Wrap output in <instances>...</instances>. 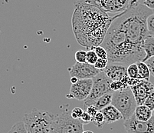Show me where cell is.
<instances>
[{
	"instance_id": "obj_1",
	"label": "cell",
	"mask_w": 154,
	"mask_h": 133,
	"mask_svg": "<svg viewBox=\"0 0 154 133\" xmlns=\"http://www.w3.org/2000/svg\"><path fill=\"white\" fill-rule=\"evenodd\" d=\"M71 24L73 33L81 46L88 49L100 46L113 20L119 16H109L107 12L87 0L74 4Z\"/></svg>"
},
{
	"instance_id": "obj_2",
	"label": "cell",
	"mask_w": 154,
	"mask_h": 133,
	"mask_svg": "<svg viewBox=\"0 0 154 133\" xmlns=\"http://www.w3.org/2000/svg\"><path fill=\"white\" fill-rule=\"evenodd\" d=\"M101 45L107 50L109 62L129 65L143 61L146 56L143 48L133 44L116 20L112 22Z\"/></svg>"
},
{
	"instance_id": "obj_3",
	"label": "cell",
	"mask_w": 154,
	"mask_h": 133,
	"mask_svg": "<svg viewBox=\"0 0 154 133\" xmlns=\"http://www.w3.org/2000/svg\"><path fill=\"white\" fill-rule=\"evenodd\" d=\"M54 116L48 112L34 109L24 116L28 133H51Z\"/></svg>"
},
{
	"instance_id": "obj_4",
	"label": "cell",
	"mask_w": 154,
	"mask_h": 133,
	"mask_svg": "<svg viewBox=\"0 0 154 133\" xmlns=\"http://www.w3.org/2000/svg\"><path fill=\"white\" fill-rule=\"evenodd\" d=\"M83 131V123L80 119L73 118L68 109L54 116L51 133H82Z\"/></svg>"
},
{
	"instance_id": "obj_5",
	"label": "cell",
	"mask_w": 154,
	"mask_h": 133,
	"mask_svg": "<svg viewBox=\"0 0 154 133\" xmlns=\"http://www.w3.org/2000/svg\"><path fill=\"white\" fill-rule=\"evenodd\" d=\"M111 104L120 112L124 121L134 114L137 106V101L130 87L122 91L113 92Z\"/></svg>"
},
{
	"instance_id": "obj_6",
	"label": "cell",
	"mask_w": 154,
	"mask_h": 133,
	"mask_svg": "<svg viewBox=\"0 0 154 133\" xmlns=\"http://www.w3.org/2000/svg\"><path fill=\"white\" fill-rule=\"evenodd\" d=\"M93 86L91 91L88 98L84 101V110L90 106L95 104L96 101L100 97L108 92H113L110 89V84L112 81L109 79L103 71H100L93 79Z\"/></svg>"
},
{
	"instance_id": "obj_7",
	"label": "cell",
	"mask_w": 154,
	"mask_h": 133,
	"mask_svg": "<svg viewBox=\"0 0 154 133\" xmlns=\"http://www.w3.org/2000/svg\"><path fill=\"white\" fill-rule=\"evenodd\" d=\"M129 86L132 90L137 106L143 105L149 92L154 89V84L140 79H130Z\"/></svg>"
},
{
	"instance_id": "obj_8",
	"label": "cell",
	"mask_w": 154,
	"mask_h": 133,
	"mask_svg": "<svg viewBox=\"0 0 154 133\" xmlns=\"http://www.w3.org/2000/svg\"><path fill=\"white\" fill-rule=\"evenodd\" d=\"M124 127L127 133H154V116L148 121H140L134 114L125 120Z\"/></svg>"
},
{
	"instance_id": "obj_9",
	"label": "cell",
	"mask_w": 154,
	"mask_h": 133,
	"mask_svg": "<svg viewBox=\"0 0 154 133\" xmlns=\"http://www.w3.org/2000/svg\"><path fill=\"white\" fill-rule=\"evenodd\" d=\"M93 86V79H79L76 83L72 84L70 92L67 95L68 99L85 101L89 96Z\"/></svg>"
},
{
	"instance_id": "obj_10",
	"label": "cell",
	"mask_w": 154,
	"mask_h": 133,
	"mask_svg": "<svg viewBox=\"0 0 154 133\" xmlns=\"http://www.w3.org/2000/svg\"><path fill=\"white\" fill-rule=\"evenodd\" d=\"M68 71L71 77H76L78 79H93L96 76L100 70L94 67V65L85 62L80 63L75 62V65L68 68Z\"/></svg>"
},
{
	"instance_id": "obj_11",
	"label": "cell",
	"mask_w": 154,
	"mask_h": 133,
	"mask_svg": "<svg viewBox=\"0 0 154 133\" xmlns=\"http://www.w3.org/2000/svg\"><path fill=\"white\" fill-rule=\"evenodd\" d=\"M130 0H97V6L107 13L120 14L128 9Z\"/></svg>"
},
{
	"instance_id": "obj_12",
	"label": "cell",
	"mask_w": 154,
	"mask_h": 133,
	"mask_svg": "<svg viewBox=\"0 0 154 133\" xmlns=\"http://www.w3.org/2000/svg\"><path fill=\"white\" fill-rule=\"evenodd\" d=\"M128 65L117 62H109L103 72L111 81H121L128 76L127 74Z\"/></svg>"
},
{
	"instance_id": "obj_13",
	"label": "cell",
	"mask_w": 154,
	"mask_h": 133,
	"mask_svg": "<svg viewBox=\"0 0 154 133\" xmlns=\"http://www.w3.org/2000/svg\"><path fill=\"white\" fill-rule=\"evenodd\" d=\"M101 112L104 116L105 121L107 124H110V123H113L120 119H123L122 114L112 104L109 105L108 106L102 109Z\"/></svg>"
},
{
	"instance_id": "obj_14",
	"label": "cell",
	"mask_w": 154,
	"mask_h": 133,
	"mask_svg": "<svg viewBox=\"0 0 154 133\" xmlns=\"http://www.w3.org/2000/svg\"><path fill=\"white\" fill-rule=\"evenodd\" d=\"M136 118L140 121H148L153 116L152 111L145 105H140L137 106L134 112Z\"/></svg>"
},
{
	"instance_id": "obj_15",
	"label": "cell",
	"mask_w": 154,
	"mask_h": 133,
	"mask_svg": "<svg viewBox=\"0 0 154 133\" xmlns=\"http://www.w3.org/2000/svg\"><path fill=\"white\" fill-rule=\"evenodd\" d=\"M143 47L146 53V56L143 62H146L154 56V36L148 35L144 40Z\"/></svg>"
},
{
	"instance_id": "obj_16",
	"label": "cell",
	"mask_w": 154,
	"mask_h": 133,
	"mask_svg": "<svg viewBox=\"0 0 154 133\" xmlns=\"http://www.w3.org/2000/svg\"><path fill=\"white\" fill-rule=\"evenodd\" d=\"M113 92H108V93L105 94L96 101V103L94 106L97 108L98 111H101L102 109H104L105 107H107L109 105L111 104Z\"/></svg>"
},
{
	"instance_id": "obj_17",
	"label": "cell",
	"mask_w": 154,
	"mask_h": 133,
	"mask_svg": "<svg viewBox=\"0 0 154 133\" xmlns=\"http://www.w3.org/2000/svg\"><path fill=\"white\" fill-rule=\"evenodd\" d=\"M137 66H138V72H139V79L143 80L149 81L150 78V70L148 67L147 64L145 62H137Z\"/></svg>"
},
{
	"instance_id": "obj_18",
	"label": "cell",
	"mask_w": 154,
	"mask_h": 133,
	"mask_svg": "<svg viewBox=\"0 0 154 133\" xmlns=\"http://www.w3.org/2000/svg\"><path fill=\"white\" fill-rule=\"evenodd\" d=\"M92 122H93L97 128H103V126L104 125L105 123H106V121H105L104 116H103V113L101 112V111L97 112V113L95 115L94 117L92 119Z\"/></svg>"
},
{
	"instance_id": "obj_19",
	"label": "cell",
	"mask_w": 154,
	"mask_h": 133,
	"mask_svg": "<svg viewBox=\"0 0 154 133\" xmlns=\"http://www.w3.org/2000/svg\"><path fill=\"white\" fill-rule=\"evenodd\" d=\"M7 133H28L24 122H16Z\"/></svg>"
},
{
	"instance_id": "obj_20",
	"label": "cell",
	"mask_w": 154,
	"mask_h": 133,
	"mask_svg": "<svg viewBox=\"0 0 154 133\" xmlns=\"http://www.w3.org/2000/svg\"><path fill=\"white\" fill-rule=\"evenodd\" d=\"M127 74L131 79H139L138 66L137 63H132L127 67Z\"/></svg>"
},
{
	"instance_id": "obj_21",
	"label": "cell",
	"mask_w": 154,
	"mask_h": 133,
	"mask_svg": "<svg viewBox=\"0 0 154 133\" xmlns=\"http://www.w3.org/2000/svg\"><path fill=\"white\" fill-rule=\"evenodd\" d=\"M98 59V56L94 49H89L87 51V62L91 65H94Z\"/></svg>"
},
{
	"instance_id": "obj_22",
	"label": "cell",
	"mask_w": 154,
	"mask_h": 133,
	"mask_svg": "<svg viewBox=\"0 0 154 133\" xmlns=\"http://www.w3.org/2000/svg\"><path fill=\"white\" fill-rule=\"evenodd\" d=\"M90 49H94L96 52V54L97 55L98 58L100 59H107L108 57V54H107V50L103 48V46H95V47H93V48Z\"/></svg>"
},
{
	"instance_id": "obj_23",
	"label": "cell",
	"mask_w": 154,
	"mask_h": 133,
	"mask_svg": "<svg viewBox=\"0 0 154 133\" xmlns=\"http://www.w3.org/2000/svg\"><path fill=\"white\" fill-rule=\"evenodd\" d=\"M143 105L149 107L152 111L154 110V89L149 92Z\"/></svg>"
},
{
	"instance_id": "obj_24",
	"label": "cell",
	"mask_w": 154,
	"mask_h": 133,
	"mask_svg": "<svg viewBox=\"0 0 154 133\" xmlns=\"http://www.w3.org/2000/svg\"><path fill=\"white\" fill-rule=\"evenodd\" d=\"M75 59L77 62L85 63L87 62V52L84 50H79L75 54Z\"/></svg>"
},
{
	"instance_id": "obj_25",
	"label": "cell",
	"mask_w": 154,
	"mask_h": 133,
	"mask_svg": "<svg viewBox=\"0 0 154 133\" xmlns=\"http://www.w3.org/2000/svg\"><path fill=\"white\" fill-rule=\"evenodd\" d=\"M146 25H147L148 34L149 36H154V13L151 14L147 18Z\"/></svg>"
},
{
	"instance_id": "obj_26",
	"label": "cell",
	"mask_w": 154,
	"mask_h": 133,
	"mask_svg": "<svg viewBox=\"0 0 154 133\" xmlns=\"http://www.w3.org/2000/svg\"><path fill=\"white\" fill-rule=\"evenodd\" d=\"M109 63V61L107 59H100L98 58L96 63L94 64V67L100 71H103L104 68L107 66Z\"/></svg>"
},
{
	"instance_id": "obj_27",
	"label": "cell",
	"mask_w": 154,
	"mask_h": 133,
	"mask_svg": "<svg viewBox=\"0 0 154 133\" xmlns=\"http://www.w3.org/2000/svg\"><path fill=\"white\" fill-rule=\"evenodd\" d=\"M84 112H85L84 109H82V108L80 107H75L71 111V114L74 119H80L82 115H83Z\"/></svg>"
},
{
	"instance_id": "obj_28",
	"label": "cell",
	"mask_w": 154,
	"mask_h": 133,
	"mask_svg": "<svg viewBox=\"0 0 154 133\" xmlns=\"http://www.w3.org/2000/svg\"><path fill=\"white\" fill-rule=\"evenodd\" d=\"M80 120L82 121V122L84 125L89 124L90 122H92V117L86 111H85L83 115L82 116V117H81V119H80Z\"/></svg>"
},
{
	"instance_id": "obj_29",
	"label": "cell",
	"mask_w": 154,
	"mask_h": 133,
	"mask_svg": "<svg viewBox=\"0 0 154 133\" xmlns=\"http://www.w3.org/2000/svg\"><path fill=\"white\" fill-rule=\"evenodd\" d=\"M147 64L149 70H150V74L152 77H154V56L152 58L149 59L148 60L145 62Z\"/></svg>"
},
{
	"instance_id": "obj_30",
	"label": "cell",
	"mask_w": 154,
	"mask_h": 133,
	"mask_svg": "<svg viewBox=\"0 0 154 133\" xmlns=\"http://www.w3.org/2000/svg\"><path fill=\"white\" fill-rule=\"evenodd\" d=\"M85 111L87 112L88 113V114L90 115L92 117V119L94 118L95 116V115L97 113V112H98V110L97 109V108L95 107L94 106H88V108H87V109L85 110Z\"/></svg>"
},
{
	"instance_id": "obj_31",
	"label": "cell",
	"mask_w": 154,
	"mask_h": 133,
	"mask_svg": "<svg viewBox=\"0 0 154 133\" xmlns=\"http://www.w3.org/2000/svg\"><path fill=\"white\" fill-rule=\"evenodd\" d=\"M143 4V2H142V0H130V3H129L128 9H131V8H136L138 5Z\"/></svg>"
},
{
	"instance_id": "obj_32",
	"label": "cell",
	"mask_w": 154,
	"mask_h": 133,
	"mask_svg": "<svg viewBox=\"0 0 154 133\" xmlns=\"http://www.w3.org/2000/svg\"><path fill=\"white\" fill-rule=\"evenodd\" d=\"M143 5L148 7L149 9L153 10L154 9V0H144Z\"/></svg>"
},
{
	"instance_id": "obj_33",
	"label": "cell",
	"mask_w": 154,
	"mask_h": 133,
	"mask_svg": "<svg viewBox=\"0 0 154 133\" xmlns=\"http://www.w3.org/2000/svg\"><path fill=\"white\" fill-rule=\"evenodd\" d=\"M78 80H79V79H78V78H76V77H71V80L70 81H71V84H75L76 83Z\"/></svg>"
},
{
	"instance_id": "obj_34",
	"label": "cell",
	"mask_w": 154,
	"mask_h": 133,
	"mask_svg": "<svg viewBox=\"0 0 154 133\" xmlns=\"http://www.w3.org/2000/svg\"><path fill=\"white\" fill-rule=\"evenodd\" d=\"M82 133H94V132H93V131H91V130H87V131H83Z\"/></svg>"
},
{
	"instance_id": "obj_35",
	"label": "cell",
	"mask_w": 154,
	"mask_h": 133,
	"mask_svg": "<svg viewBox=\"0 0 154 133\" xmlns=\"http://www.w3.org/2000/svg\"><path fill=\"white\" fill-rule=\"evenodd\" d=\"M152 112H153V116H154V110H153V111H152Z\"/></svg>"
}]
</instances>
